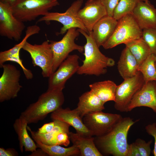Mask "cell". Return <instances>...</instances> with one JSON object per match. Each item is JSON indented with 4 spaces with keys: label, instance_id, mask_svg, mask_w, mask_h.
<instances>
[{
    "label": "cell",
    "instance_id": "obj_1",
    "mask_svg": "<svg viewBox=\"0 0 156 156\" xmlns=\"http://www.w3.org/2000/svg\"><path fill=\"white\" fill-rule=\"evenodd\" d=\"M134 121L130 117L122 118L106 134L97 137L96 143L102 152L114 156H127L129 145L127 137Z\"/></svg>",
    "mask_w": 156,
    "mask_h": 156
},
{
    "label": "cell",
    "instance_id": "obj_2",
    "mask_svg": "<svg viewBox=\"0 0 156 156\" xmlns=\"http://www.w3.org/2000/svg\"><path fill=\"white\" fill-rule=\"evenodd\" d=\"M77 29L86 38V43L84 46L85 59L77 73L79 75L96 76L105 74L108 67L114 65V60L101 52L93 38L92 31L88 33L83 30Z\"/></svg>",
    "mask_w": 156,
    "mask_h": 156
},
{
    "label": "cell",
    "instance_id": "obj_3",
    "mask_svg": "<svg viewBox=\"0 0 156 156\" xmlns=\"http://www.w3.org/2000/svg\"><path fill=\"white\" fill-rule=\"evenodd\" d=\"M62 90L47 89L36 102L31 104L21 112L20 116L24 118L28 124L43 120L49 114L62 107L64 101Z\"/></svg>",
    "mask_w": 156,
    "mask_h": 156
},
{
    "label": "cell",
    "instance_id": "obj_4",
    "mask_svg": "<svg viewBox=\"0 0 156 156\" xmlns=\"http://www.w3.org/2000/svg\"><path fill=\"white\" fill-rule=\"evenodd\" d=\"M142 29L132 14L124 16L118 20L115 30L109 38L103 45L106 49H112L142 37Z\"/></svg>",
    "mask_w": 156,
    "mask_h": 156
},
{
    "label": "cell",
    "instance_id": "obj_5",
    "mask_svg": "<svg viewBox=\"0 0 156 156\" xmlns=\"http://www.w3.org/2000/svg\"><path fill=\"white\" fill-rule=\"evenodd\" d=\"M59 5L58 0H20L12 8L14 16L24 22L44 16Z\"/></svg>",
    "mask_w": 156,
    "mask_h": 156
},
{
    "label": "cell",
    "instance_id": "obj_6",
    "mask_svg": "<svg viewBox=\"0 0 156 156\" xmlns=\"http://www.w3.org/2000/svg\"><path fill=\"white\" fill-rule=\"evenodd\" d=\"M83 1V0L75 1L64 12H49L40 18L37 22L54 21L60 23L63 26L61 28L60 32L57 34L58 35L63 34L71 28L80 29L88 33L78 15V11L81 8Z\"/></svg>",
    "mask_w": 156,
    "mask_h": 156
},
{
    "label": "cell",
    "instance_id": "obj_7",
    "mask_svg": "<svg viewBox=\"0 0 156 156\" xmlns=\"http://www.w3.org/2000/svg\"><path fill=\"white\" fill-rule=\"evenodd\" d=\"M79 33L77 28H71L68 30L60 40H49L53 56V73L71 52L77 50L82 53L84 51V46L79 45L75 42V40L79 36Z\"/></svg>",
    "mask_w": 156,
    "mask_h": 156
},
{
    "label": "cell",
    "instance_id": "obj_8",
    "mask_svg": "<svg viewBox=\"0 0 156 156\" xmlns=\"http://www.w3.org/2000/svg\"><path fill=\"white\" fill-rule=\"evenodd\" d=\"M22 49L30 54L34 66H37L42 69L44 77H49L53 73V56L49 40L41 44H32L26 42Z\"/></svg>",
    "mask_w": 156,
    "mask_h": 156
},
{
    "label": "cell",
    "instance_id": "obj_9",
    "mask_svg": "<svg viewBox=\"0 0 156 156\" xmlns=\"http://www.w3.org/2000/svg\"><path fill=\"white\" fill-rule=\"evenodd\" d=\"M122 117L119 114L102 111L90 112L83 117V121L92 135L100 137L110 132Z\"/></svg>",
    "mask_w": 156,
    "mask_h": 156
},
{
    "label": "cell",
    "instance_id": "obj_10",
    "mask_svg": "<svg viewBox=\"0 0 156 156\" xmlns=\"http://www.w3.org/2000/svg\"><path fill=\"white\" fill-rule=\"evenodd\" d=\"M145 81L143 76L138 71L133 77L124 79L116 87L114 107L122 112H127L128 106L136 93L142 88Z\"/></svg>",
    "mask_w": 156,
    "mask_h": 156
},
{
    "label": "cell",
    "instance_id": "obj_11",
    "mask_svg": "<svg viewBox=\"0 0 156 156\" xmlns=\"http://www.w3.org/2000/svg\"><path fill=\"white\" fill-rule=\"evenodd\" d=\"M3 73L0 78V102L14 99L22 86L20 84V71L14 66L3 64L1 67Z\"/></svg>",
    "mask_w": 156,
    "mask_h": 156
},
{
    "label": "cell",
    "instance_id": "obj_12",
    "mask_svg": "<svg viewBox=\"0 0 156 156\" xmlns=\"http://www.w3.org/2000/svg\"><path fill=\"white\" fill-rule=\"evenodd\" d=\"M25 26L13 15L12 7L0 2V35L18 41Z\"/></svg>",
    "mask_w": 156,
    "mask_h": 156
},
{
    "label": "cell",
    "instance_id": "obj_13",
    "mask_svg": "<svg viewBox=\"0 0 156 156\" xmlns=\"http://www.w3.org/2000/svg\"><path fill=\"white\" fill-rule=\"evenodd\" d=\"M79 56L69 55L49 77L48 89L63 90L67 81L77 73L80 66Z\"/></svg>",
    "mask_w": 156,
    "mask_h": 156
},
{
    "label": "cell",
    "instance_id": "obj_14",
    "mask_svg": "<svg viewBox=\"0 0 156 156\" xmlns=\"http://www.w3.org/2000/svg\"><path fill=\"white\" fill-rule=\"evenodd\" d=\"M78 16L89 32L94 25L107 15L105 7L98 0H88L78 11Z\"/></svg>",
    "mask_w": 156,
    "mask_h": 156
},
{
    "label": "cell",
    "instance_id": "obj_15",
    "mask_svg": "<svg viewBox=\"0 0 156 156\" xmlns=\"http://www.w3.org/2000/svg\"><path fill=\"white\" fill-rule=\"evenodd\" d=\"M140 107L150 108L156 114V81L145 82L132 99L128 106L127 112Z\"/></svg>",
    "mask_w": 156,
    "mask_h": 156
},
{
    "label": "cell",
    "instance_id": "obj_16",
    "mask_svg": "<svg viewBox=\"0 0 156 156\" xmlns=\"http://www.w3.org/2000/svg\"><path fill=\"white\" fill-rule=\"evenodd\" d=\"M51 118L66 123L74 127L76 133L86 137H92L91 133L84 124L78 111L75 109L60 107L51 113Z\"/></svg>",
    "mask_w": 156,
    "mask_h": 156
},
{
    "label": "cell",
    "instance_id": "obj_17",
    "mask_svg": "<svg viewBox=\"0 0 156 156\" xmlns=\"http://www.w3.org/2000/svg\"><path fill=\"white\" fill-rule=\"evenodd\" d=\"M155 9L148 0L140 1L135 8L132 14L142 29L156 27Z\"/></svg>",
    "mask_w": 156,
    "mask_h": 156
},
{
    "label": "cell",
    "instance_id": "obj_18",
    "mask_svg": "<svg viewBox=\"0 0 156 156\" xmlns=\"http://www.w3.org/2000/svg\"><path fill=\"white\" fill-rule=\"evenodd\" d=\"M118 21L113 16L106 15L94 25L92 31L93 38L99 47L103 46L112 34Z\"/></svg>",
    "mask_w": 156,
    "mask_h": 156
},
{
    "label": "cell",
    "instance_id": "obj_19",
    "mask_svg": "<svg viewBox=\"0 0 156 156\" xmlns=\"http://www.w3.org/2000/svg\"><path fill=\"white\" fill-rule=\"evenodd\" d=\"M117 66L120 75L124 79L133 77L138 72V62L126 47L121 52Z\"/></svg>",
    "mask_w": 156,
    "mask_h": 156
},
{
    "label": "cell",
    "instance_id": "obj_20",
    "mask_svg": "<svg viewBox=\"0 0 156 156\" xmlns=\"http://www.w3.org/2000/svg\"><path fill=\"white\" fill-rule=\"evenodd\" d=\"M103 103L91 90L86 92L79 98V101L76 108L82 118L88 113L102 111L105 109Z\"/></svg>",
    "mask_w": 156,
    "mask_h": 156
},
{
    "label": "cell",
    "instance_id": "obj_21",
    "mask_svg": "<svg viewBox=\"0 0 156 156\" xmlns=\"http://www.w3.org/2000/svg\"><path fill=\"white\" fill-rule=\"evenodd\" d=\"M28 124L26 120L20 116L15 120L13 125L14 130L18 136L19 149L22 153L24 148L25 151L31 152L36 150L38 148L36 143L28 133Z\"/></svg>",
    "mask_w": 156,
    "mask_h": 156
},
{
    "label": "cell",
    "instance_id": "obj_22",
    "mask_svg": "<svg viewBox=\"0 0 156 156\" xmlns=\"http://www.w3.org/2000/svg\"><path fill=\"white\" fill-rule=\"evenodd\" d=\"M70 140L79 149L82 156H102L94 142V138L86 137L77 133L70 132Z\"/></svg>",
    "mask_w": 156,
    "mask_h": 156
},
{
    "label": "cell",
    "instance_id": "obj_23",
    "mask_svg": "<svg viewBox=\"0 0 156 156\" xmlns=\"http://www.w3.org/2000/svg\"><path fill=\"white\" fill-rule=\"evenodd\" d=\"M117 85L110 80L96 82L89 85L90 90L93 92L104 103L114 101Z\"/></svg>",
    "mask_w": 156,
    "mask_h": 156
},
{
    "label": "cell",
    "instance_id": "obj_24",
    "mask_svg": "<svg viewBox=\"0 0 156 156\" xmlns=\"http://www.w3.org/2000/svg\"><path fill=\"white\" fill-rule=\"evenodd\" d=\"M54 120L55 122V127L52 130L48 133L44 134L38 133L37 131H32L28 126L27 130L30 131L33 138H36L45 144L56 145V140L57 134L60 132L70 133L69 128L70 126L62 121Z\"/></svg>",
    "mask_w": 156,
    "mask_h": 156
},
{
    "label": "cell",
    "instance_id": "obj_25",
    "mask_svg": "<svg viewBox=\"0 0 156 156\" xmlns=\"http://www.w3.org/2000/svg\"><path fill=\"white\" fill-rule=\"evenodd\" d=\"M125 44L136 59L139 67L151 54L149 46L142 37Z\"/></svg>",
    "mask_w": 156,
    "mask_h": 156
},
{
    "label": "cell",
    "instance_id": "obj_26",
    "mask_svg": "<svg viewBox=\"0 0 156 156\" xmlns=\"http://www.w3.org/2000/svg\"><path fill=\"white\" fill-rule=\"evenodd\" d=\"M36 142L38 148L42 149L50 156H70L80 154L79 149L75 146L65 148L60 145H48L44 144L36 138H33Z\"/></svg>",
    "mask_w": 156,
    "mask_h": 156
},
{
    "label": "cell",
    "instance_id": "obj_27",
    "mask_svg": "<svg viewBox=\"0 0 156 156\" xmlns=\"http://www.w3.org/2000/svg\"><path fill=\"white\" fill-rule=\"evenodd\" d=\"M40 27L36 25H33L27 27L25 31V37L20 42L10 49L0 52V58L4 59L12 56H19L20 51L29 38L32 35L38 34L40 32Z\"/></svg>",
    "mask_w": 156,
    "mask_h": 156
},
{
    "label": "cell",
    "instance_id": "obj_28",
    "mask_svg": "<svg viewBox=\"0 0 156 156\" xmlns=\"http://www.w3.org/2000/svg\"><path fill=\"white\" fill-rule=\"evenodd\" d=\"M156 56L151 54L139 66L138 71L142 75L145 82L156 81Z\"/></svg>",
    "mask_w": 156,
    "mask_h": 156
},
{
    "label": "cell",
    "instance_id": "obj_29",
    "mask_svg": "<svg viewBox=\"0 0 156 156\" xmlns=\"http://www.w3.org/2000/svg\"><path fill=\"white\" fill-rule=\"evenodd\" d=\"M144 0H120L115 8L113 17L117 20L129 14H132L138 3Z\"/></svg>",
    "mask_w": 156,
    "mask_h": 156
},
{
    "label": "cell",
    "instance_id": "obj_30",
    "mask_svg": "<svg viewBox=\"0 0 156 156\" xmlns=\"http://www.w3.org/2000/svg\"><path fill=\"white\" fill-rule=\"evenodd\" d=\"M142 37L149 46L151 54L156 56V27L142 30Z\"/></svg>",
    "mask_w": 156,
    "mask_h": 156
},
{
    "label": "cell",
    "instance_id": "obj_31",
    "mask_svg": "<svg viewBox=\"0 0 156 156\" xmlns=\"http://www.w3.org/2000/svg\"><path fill=\"white\" fill-rule=\"evenodd\" d=\"M152 142V140L146 142L142 139L138 138L134 142L138 149L141 156H149L151 152L150 146Z\"/></svg>",
    "mask_w": 156,
    "mask_h": 156
},
{
    "label": "cell",
    "instance_id": "obj_32",
    "mask_svg": "<svg viewBox=\"0 0 156 156\" xmlns=\"http://www.w3.org/2000/svg\"><path fill=\"white\" fill-rule=\"evenodd\" d=\"M105 8L107 15L112 16L114 10L120 0H98Z\"/></svg>",
    "mask_w": 156,
    "mask_h": 156
},
{
    "label": "cell",
    "instance_id": "obj_33",
    "mask_svg": "<svg viewBox=\"0 0 156 156\" xmlns=\"http://www.w3.org/2000/svg\"><path fill=\"white\" fill-rule=\"evenodd\" d=\"M69 133L65 132L59 133L56 138V145L68 146L70 143Z\"/></svg>",
    "mask_w": 156,
    "mask_h": 156
},
{
    "label": "cell",
    "instance_id": "obj_34",
    "mask_svg": "<svg viewBox=\"0 0 156 156\" xmlns=\"http://www.w3.org/2000/svg\"><path fill=\"white\" fill-rule=\"evenodd\" d=\"M146 132L154 138V148L152 152L154 156H156V123L154 122L146 125L145 127Z\"/></svg>",
    "mask_w": 156,
    "mask_h": 156
},
{
    "label": "cell",
    "instance_id": "obj_35",
    "mask_svg": "<svg viewBox=\"0 0 156 156\" xmlns=\"http://www.w3.org/2000/svg\"><path fill=\"white\" fill-rule=\"evenodd\" d=\"M55 125L54 120L53 121L43 125L39 128L37 132L39 133L44 134L51 132L54 128Z\"/></svg>",
    "mask_w": 156,
    "mask_h": 156
},
{
    "label": "cell",
    "instance_id": "obj_36",
    "mask_svg": "<svg viewBox=\"0 0 156 156\" xmlns=\"http://www.w3.org/2000/svg\"><path fill=\"white\" fill-rule=\"evenodd\" d=\"M18 155V152L14 148L5 149L2 147L0 148V156H17Z\"/></svg>",
    "mask_w": 156,
    "mask_h": 156
},
{
    "label": "cell",
    "instance_id": "obj_37",
    "mask_svg": "<svg viewBox=\"0 0 156 156\" xmlns=\"http://www.w3.org/2000/svg\"><path fill=\"white\" fill-rule=\"evenodd\" d=\"M127 156H141L138 149L134 142L129 144Z\"/></svg>",
    "mask_w": 156,
    "mask_h": 156
},
{
    "label": "cell",
    "instance_id": "obj_38",
    "mask_svg": "<svg viewBox=\"0 0 156 156\" xmlns=\"http://www.w3.org/2000/svg\"><path fill=\"white\" fill-rule=\"evenodd\" d=\"M29 156H49L48 154L44 150L40 148L32 152L29 155Z\"/></svg>",
    "mask_w": 156,
    "mask_h": 156
},
{
    "label": "cell",
    "instance_id": "obj_39",
    "mask_svg": "<svg viewBox=\"0 0 156 156\" xmlns=\"http://www.w3.org/2000/svg\"><path fill=\"white\" fill-rule=\"evenodd\" d=\"M20 0H0V2L7 4L12 7L15 5Z\"/></svg>",
    "mask_w": 156,
    "mask_h": 156
},
{
    "label": "cell",
    "instance_id": "obj_40",
    "mask_svg": "<svg viewBox=\"0 0 156 156\" xmlns=\"http://www.w3.org/2000/svg\"><path fill=\"white\" fill-rule=\"evenodd\" d=\"M155 66H156V64H155Z\"/></svg>",
    "mask_w": 156,
    "mask_h": 156
},
{
    "label": "cell",
    "instance_id": "obj_41",
    "mask_svg": "<svg viewBox=\"0 0 156 156\" xmlns=\"http://www.w3.org/2000/svg\"><path fill=\"white\" fill-rule=\"evenodd\" d=\"M155 12H156V9H155Z\"/></svg>",
    "mask_w": 156,
    "mask_h": 156
}]
</instances>
